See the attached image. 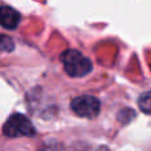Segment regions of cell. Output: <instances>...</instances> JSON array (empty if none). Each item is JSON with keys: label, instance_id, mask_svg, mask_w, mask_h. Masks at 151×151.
<instances>
[{"label": "cell", "instance_id": "obj_2", "mask_svg": "<svg viewBox=\"0 0 151 151\" xmlns=\"http://www.w3.org/2000/svg\"><path fill=\"white\" fill-rule=\"evenodd\" d=\"M3 134L9 138H20V137H33L36 134L33 123L24 114L15 113L9 115L3 125Z\"/></svg>", "mask_w": 151, "mask_h": 151}, {"label": "cell", "instance_id": "obj_6", "mask_svg": "<svg viewBox=\"0 0 151 151\" xmlns=\"http://www.w3.org/2000/svg\"><path fill=\"white\" fill-rule=\"evenodd\" d=\"M13 49V41L12 39L7 36H0V52H8Z\"/></svg>", "mask_w": 151, "mask_h": 151}, {"label": "cell", "instance_id": "obj_1", "mask_svg": "<svg viewBox=\"0 0 151 151\" xmlns=\"http://www.w3.org/2000/svg\"><path fill=\"white\" fill-rule=\"evenodd\" d=\"M60 60L66 74L73 78L85 77L93 70V64L86 56L77 49H66L61 53Z\"/></svg>", "mask_w": 151, "mask_h": 151}, {"label": "cell", "instance_id": "obj_3", "mask_svg": "<svg viewBox=\"0 0 151 151\" xmlns=\"http://www.w3.org/2000/svg\"><path fill=\"white\" fill-rule=\"evenodd\" d=\"M70 107L76 115H78L81 118H89V119H91V118L97 117L99 114L101 102L96 97L85 94V96L76 97V98L72 99Z\"/></svg>", "mask_w": 151, "mask_h": 151}, {"label": "cell", "instance_id": "obj_5", "mask_svg": "<svg viewBox=\"0 0 151 151\" xmlns=\"http://www.w3.org/2000/svg\"><path fill=\"white\" fill-rule=\"evenodd\" d=\"M138 106L146 114H151V90L143 93L138 99Z\"/></svg>", "mask_w": 151, "mask_h": 151}, {"label": "cell", "instance_id": "obj_4", "mask_svg": "<svg viewBox=\"0 0 151 151\" xmlns=\"http://www.w3.org/2000/svg\"><path fill=\"white\" fill-rule=\"evenodd\" d=\"M21 16L15 8L1 5L0 7V25L5 29H16L20 24Z\"/></svg>", "mask_w": 151, "mask_h": 151}]
</instances>
